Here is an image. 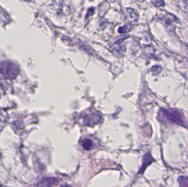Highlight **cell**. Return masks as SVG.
<instances>
[{
	"label": "cell",
	"instance_id": "6da1fadb",
	"mask_svg": "<svg viewBox=\"0 0 188 187\" xmlns=\"http://www.w3.org/2000/svg\"><path fill=\"white\" fill-rule=\"evenodd\" d=\"M159 114L171 123H176L185 127L188 126V123L185 120L184 115L180 111L177 109H162L159 112Z\"/></svg>",
	"mask_w": 188,
	"mask_h": 187
},
{
	"label": "cell",
	"instance_id": "7a4b0ae2",
	"mask_svg": "<svg viewBox=\"0 0 188 187\" xmlns=\"http://www.w3.org/2000/svg\"><path fill=\"white\" fill-rule=\"evenodd\" d=\"M101 117L98 113H91L84 116L85 123L88 125H92L97 123Z\"/></svg>",
	"mask_w": 188,
	"mask_h": 187
},
{
	"label": "cell",
	"instance_id": "3957f363",
	"mask_svg": "<svg viewBox=\"0 0 188 187\" xmlns=\"http://www.w3.org/2000/svg\"><path fill=\"white\" fill-rule=\"evenodd\" d=\"M127 17L130 23H137L139 20V16L138 12L133 9H127Z\"/></svg>",
	"mask_w": 188,
	"mask_h": 187
},
{
	"label": "cell",
	"instance_id": "277c9868",
	"mask_svg": "<svg viewBox=\"0 0 188 187\" xmlns=\"http://www.w3.org/2000/svg\"><path fill=\"white\" fill-rule=\"evenodd\" d=\"M154 160H155L154 159L151 155L150 153H148L146 154L143 158V164H142V167L140 170V172L142 174L145 170L146 167L149 166L152 162H154Z\"/></svg>",
	"mask_w": 188,
	"mask_h": 187
},
{
	"label": "cell",
	"instance_id": "5b68a950",
	"mask_svg": "<svg viewBox=\"0 0 188 187\" xmlns=\"http://www.w3.org/2000/svg\"><path fill=\"white\" fill-rule=\"evenodd\" d=\"M132 28H133L132 25L130 24H126L123 26L120 27L118 29V33L120 34H125L129 32L132 29Z\"/></svg>",
	"mask_w": 188,
	"mask_h": 187
},
{
	"label": "cell",
	"instance_id": "8992f818",
	"mask_svg": "<svg viewBox=\"0 0 188 187\" xmlns=\"http://www.w3.org/2000/svg\"><path fill=\"white\" fill-rule=\"evenodd\" d=\"M81 145L84 149L88 150L91 149L93 145V143H92V140L89 139H85L82 141Z\"/></svg>",
	"mask_w": 188,
	"mask_h": 187
},
{
	"label": "cell",
	"instance_id": "52a82bcc",
	"mask_svg": "<svg viewBox=\"0 0 188 187\" xmlns=\"http://www.w3.org/2000/svg\"><path fill=\"white\" fill-rule=\"evenodd\" d=\"M178 182L181 187H188V177L181 176L178 178Z\"/></svg>",
	"mask_w": 188,
	"mask_h": 187
},
{
	"label": "cell",
	"instance_id": "ba28073f",
	"mask_svg": "<svg viewBox=\"0 0 188 187\" xmlns=\"http://www.w3.org/2000/svg\"><path fill=\"white\" fill-rule=\"evenodd\" d=\"M180 8L183 11H186L187 10V1L186 0H176Z\"/></svg>",
	"mask_w": 188,
	"mask_h": 187
},
{
	"label": "cell",
	"instance_id": "9c48e42d",
	"mask_svg": "<svg viewBox=\"0 0 188 187\" xmlns=\"http://www.w3.org/2000/svg\"><path fill=\"white\" fill-rule=\"evenodd\" d=\"M95 12V8L94 7H91L90 8H89L88 10L86 16L85 17L86 19H88V18L90 16H92V15H94V14Z\"/></svg>",
	"mask_w": 188,
	"mask_h": 187
},
{
	"label": "cell",
	"instance_id": "30bf717a",
	"mask_svg": "<svg viewBox=\"0 0 188 187\" xmlns=\"http://www.w3.org/2000/svg\"><path fill=\"white\" fill-rule=\"evenodd\" d=\"M153 4H154L156 7H160L163 6L164 4V2L163 0H154L153 1Z\"/></svg>",
	"mask_w": 188,
	"mask_h": 187
},
{
	"label": "cell",
	"instance_id": "8fae6325",
	"mask_svg": "<svg viewBox=\"0 0 188 187\" xmlns=\"http://www.w3.org/2000/svg\"><path fill=\"white\" fill-rule=\"evenodd\" d=\"M128 38V37H121V38H118V40H117L116 41H115V43L116 44V45H119L123 41V40L125 39V38Z\"/></svg>",
	"mask_w": 188,
	"mask_h": 187
},
{
	"label": "cell",
	"instance_id": "7c38bea8",
	"mask_svg": "<svg viewBox=\"0 0 188 187\" xmlns=\"http://www.w3.org/2000/svg\"><path fill=\"white\" fill-rule=\"evenodd\" d=\"M137 1H139V2H142V1H144V0H137Z\"/></svg>",
	"mask_w": 188,
	"mask_h": 187
},
{
	"label": "cell",
	"instance_id": "4fadbf2b",
	"mask_svg": "<svg viewBox=\"0 0 188 187\" xmlns=\"http://www.w3.org/2000/svg\"><path fill=\"white\" fill-rule=\"evenodd\" d=\"M91 1H92V0H91Z\"/></svg>",
	"mask_w": 188,
	"mask_h": 187
}]
</instances>
